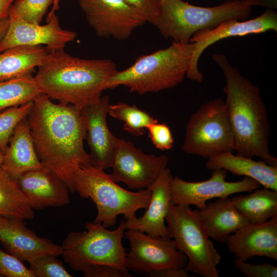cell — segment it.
<instances>
[{"label":"cell","instance_id":"cell-25","mask_svg":"<svg viewBox=\"0 0 277 277\" xmlns=\"http://www.w3.org/2000/svg\"><path fill=\"white\" fill-rule=\"evenodd\" d=\"M231 197L235 207L249 223H262L277 216V190L264 187Z\"/></svg>","mask_w":277,"mask_h":277},{"label":"cell","instance_id":"cell-13","mask_svg":"<svg viewBox=\"0 0 277 277\" xmlns=\"http://www.w3.org/2000/svg\"><path fill=\"white\" fill-rule=\"evenodd\" d=\"M9 25L0 44V52L17 46H45L48 52L64 49L67 43L74 40L75 32L63 29L55 12L50 11L45 25L27 22L11 6Z\"/></svg>","mask_w":277,"mask_h":277},{"label":"cell","instance_id":"cell-35","mask_svg":"<svg viewBox=\"0 0 277 277\" xmlns=\"http://www.w3.org/2000/svg\"><path fill=\"white\" fill-rule=\"evenodd\" d=\"M131 7L141 13L147 22L153 24L160 12L158 0H125Z\"/></svg>","mask_w":277,"mask_h":277},{"label":"cell","instance_id":"cell-28","mask_svg":"<svg viewBox=\"0 0 277 277\" xmlns=\"http://www.w3.org/2000/svg\"><path fill=\"white\" fill-rule=\"evenodd\" d=\"M108 114L122 122L123 129L135 136L144 135L147 126L158 122L157 119L135 105H130L124 103L110 104Z\"/></svg>","mask_w":277,"mask_h":277},{"label":"cell","instance_id":"cell-2","mask_svg":"<svg viewBox=\"0 0 277 277\" xmlns=\"http://www.w3.org/2000/svg\"><path fill=\"white\" fill-rule=\"evenodd\" d=\"M213 60L224 74L225 102L233 130L236 154L258 157L277 167V159L269 149L270 127L267 109L259 88L233 67L223 54H214Z\"/></svg>","mask_w":277,"mask_h":277},{"label":"cell","instance_id":"cell-5","mask_svg":"<svg viewBox=\"0 0 277 277\" xmlns=\"http://www.w3.org/2000/svg\"><path fill=\"white\" fill-rule=\"evenodd\" d=\"M73 182L74 191L95 204L97 214L93 222L106 228L114 226L119 215L123 214L125 220L136 217V212L146 209L151 199L149 188L136 192L126 190L104 169L90 164L77 169Z\"/></svg>","mask_w":277,"mask_h":277},{"label":"cell","instance_id":"cell-4","mask_svg":"<svg viewBox=\"0 0 277 277\" xmlns=\"http://www.w3.org/2000/svg\"><path fill=\"white\" fill-rule=\"evenodd\" d=\"M194 46L172 42L167 48L142 55L129 67L117 71L106 89L124 86L131 92L144 94L175 87L186 76Z\"/></svg>","mask_w":277,"mask_h":277},{"label":"cell","instance_id":"cell-34","mask_svg":"<svg viewBox=\"0 0 277 277\" xmlns=\"http://www.w3.org/2000/svg\"><path fill=\"white\" fill-rule=\"evenodd\" d=\"M234 265L246 277H276L277 267L268 263L253 265L236 259Z\"/></svg>","mask_w":277,"mask_h":277},{"label":"cell","instance_id":"cell-9","mask_svg":"<svg viewBox=\"0 0 277 277\" xmlns=\"http://www.w3.org/2000/svg\"><path fill=\"white\" fill-rule=\"evenodd\" d=\"M182 148L187 154L207 159L234 150L233 130L222 99L203 104L191 115Z\"/></svg>","mask_w":277,"mask_h":277},{"label":"cell","instance_id":"cell-40","mask_svg":"<svg viewBox=\"0 0 277 277\" xmlns=\"http://www.w3.org/2000/svg\"><path fill=\"white\" fill-rule=\"evenodd\" d=\"M9 25V19L0 20V44L4 39Z\"/></svg>","mask_w":277,"mask_h":277},{"label":"cell","instance_id":"cell-23","mask_svg":"<svg viewBox=\"0 0 277 277\" xmlns=\"http://www.w3.org/2000/svg\"><path fill=\"white\" fill-rule=\"evenodd\" d=\"M205 165L209 170L224 169L233 174L250 177L264 187L277 190V167L262 160L256 161L227 152L208 158Z\"/></svg>","mask_w":277,"mask_h":277},{"label":"cell","instance_id":"cell-29","mask_svg":"<svg viewBox=\"0 0 277 277\" xmlns=\"http://www.w3.org/2000/svg\"><path fill=\"white\" fill-rule=\"evenodd\" d=\"M33 102L0 111V149L4 153L18 123L29 114Z\"/></svg>","mask_w":277,"mask_h":277},{"label":"cell","instance_id":"cell-12","mask_svg":"<svg viewBox=\"0 0 277 277\" xmlns=\"http://www.w3.org/2000/svg\"><path fill=\"white\" fill-rule=\"evenodd\" d=\"M90 26L97 36L124 40L147 23L125 0H78Z\"/></svg>","mask_w":277,"mask_h":277},{"label":"cell","instance_id":"cell-3","mask_svg":"<svg viewBox=\"0 0 277 277\" xmlns=\"http://www.w3.org/2000/svg\"><path fill=\"white\" fill-rule=\"evenodd\" d=\"M35 78L51 100L79 110L98 101L110 79L118 71L110 59H85L64 50L48 52Z\"/></svg>","mask_w":277,"mask_h":277},{"label":"cell","instance_id":"cell-22","mask_svg":"<svg viewBox=\"0 0 277 277\" xmlns=\"http://www.w3.org/2000/svg\"><path fill=\"white\" fill-rule=\"evenodd\" d=\"M197 209L209 237L219 243H225L230 235L249 223L228 197L219 199L203 208Z\"/></svg>","mask_w":277,"mask_h":277},{"label":"cell","instance_id":"cell-14","mask_svg":"<svg viewBox=\"0 0 277 277\" xmlns=\"http://www.w3.org/2000/svg\"><path fill=\"white\" fill-rule=\"evenodd\" d=\"M211 177L200 182H188L176 176L171 183V204L174 205H194L205 207L211 199H223L231 194L251 192L261 187L256 181L244 177L237 182L226 181L227 171L224 169L212 170Z\"/></svg>","mask_w":277,"mask_h":277},{"label":"cell","instance_id":"cell-17","mask_svg":"<svg viewBox=\"0 0 277 277\" xmlns=\"http://www.w3.org/2000/svg\"><path fill=\"white\" fill-rule=\"evenodd\" d=\"M110 105L109 97L105 95L81 110L86 129L85 140L90 150V164L104 170L111 167L117 138L107 123Z\"/></svg>","mask_w":277,"mask_h":277},{"label":"cell","instance_id":"cell-10","mask_svg":"<svg viewBox=\"0 0 277 277\" xmlns=\"http://www.w3.org/2000/svg\"><path fill=\"white\" fill-rule=\"evenodd\" d=\"M124 236L129 246L126 257L129 271L147 275L162 270L184 268L186 265V256L169 237L153 236L131 229H126Z\"/></svg>","mask_w":277,"mask_h":277},{"label":"cell","instance_id":"cell-20","mask_svg":"<svg viewBox=\"0 0 277 277\" xmlns=\"http://www.w3.org/2000/svg\"><path fill=\"white\" fill-rule=\"evenodd\" d=\"M173 177L166 168L149 188L151 196L143 215L125 220L126 229L137 230L153 236L169 237L165 218L171 204V183Z\"/></svg>","mask_w":277,"mask_h":277},{"label":"cell","instance_id":"cell-26","mask_svg":"<svg viewBox=\"0 0 277 277\" xmlns=\"http://www.w3.org/2000/svg\"><path fill=\"white\" fill-rule=\"evenodd\" d=\"M0 215L31 220L34 210L22 193L16 180L0 166Z\"/></svg>","mask_w":277,"mask_h":277},{"label":"cell","instance_id":"cell-37","mask_svg":"<svg viewBox=\"0 0 277 277\" xmlns=\"http://www.w3.org/2000/svg\"><path fill=\"white\" fill-rule=\"evenodd\" d=\"M146 275L150 277H188V272L184 268L168 269L152 272Z\"/></svg>","mask_w":277,"mask_h":277},{"label":"cell","instance_id":"cell-32","mask_svg":"<svg viewBox=\"0 0 277 277\" xmlns=\"http://www.w3.org/2000/svg\"><path fill=\"white\" fill-rule=\"evenodd\" d=\"M0 276L35 277V275L23 261L0 249Z\"/></svg>","mask_w":277,"mask_h":277},{"label":"cell","instance_id":"cell-41","mask_svg":"<svg viewBox=\"0 0 277 277\" xmlns=\"http://www.w3.org/2000/svg\"><path fill=\"white\" fill-rule=\"evenodd\" d=\"M60 0H54L51 11L56 12L60 8Z\"/></svg>","mask_w":277,"mask_h":277},{"label":"cell","instance_id":"cell-1","mask_svg":"<svg viewBox=\"0 0 277 277\" xmlns=\"http://www.w3.org/2000/svg\"><path fill=\"white\" fill-rule=\"evenodd\" d=\"M51 100L44 93L39 95L34 100L27 118L35 150L43 166L74 193V172L90 164L89 155L84 146L85 123L80 110Z\"/></svg>","mask_w":277,"mask_h":277},{"label":"cell","instance_id":"cell-6","mask_svg":"<svg viewBox=\"0 0 277 277\" xmlns=\"http://www.w3.org/2000/svg\"><path fill=\"white\" fill-rule=\"evenodd\" d=\"M158 1L160 12L152 24L164 38L185 44L197 31L213 29L229 19L247 20L251 14V7L242 0H226L212 7L183 0Z\"/></svg>","mask_w":277,"mask_h":277},{"label":"cell","instance_id":"cell-33","mask_svg":"<svg viewBox=\"0 0 277 277\" xmlns=\"http://www.w3.org/2000/svg\"><path fill=\"white\" fill-rule=\"evenodd\" d=\"M148 136L155 148L161 150L171 149L174 140L169 127L165 123L157 122L147 126Z\"/></svg>","mask_w":277,"mask_h":277},{"label":"cell","instance_id":"cell-19","mask_svg":"<svg viewBox=\"0 0 277 277\" xmlns=\"http://www.w3.org/2000/svg\"><path fill=\"white\" fill-rule=\"evenodd\" d=\"M16 182L33 210L61 207L70 202L67 185L45 167L25 172Z\"/></svg>","mask_w":277,"mask_h":277},{"label":"cell","instance_id":"cell-15","mask_svg":"<svg viewBox=\"0 0 277 277\" xmlns=\"http://www.w3.org/2000/svg\"><path fill=\"white\" fill-rule=\"evenodd\" d=\"M269 30L277 32V13L272 9H266L261 15L253 19H229L213 29L195 32L190 40L195 46L186 77L198 83L203 81V75L199 70L198 62L204 51L212 44L230 37L259 34Z\"/></svg>","mask_w":277,"mask_h":277},{"label":"cell","instance_id":"cell-31","mask_svg":"<svg viewBox=\"0 0 277 277\" xmlns=\"http://www.w3.org/2000/svg\"><path fill=\"white\" fill-rule=\"evenodd\" d=\"M56 256L45 255L29 263V269L35 277H72L62 261Z\"/></svg>","mask_w":277,"mask_h":277},{"label":"cell","instance_id":"cell-39","mask_svg":"<svg viewBox=\"0 0 277 277\" xmlns=\"http://www.w3.org/2000/svg\"><path fill=\"white\" fill-rule=\"evenodd\" d=\"M15 0H0V20L9 18L10 8Z\"/></svg>","mask_w":277,"mask_h":277},{"label":"cell","instance_id":"cell-21","mask_svg":"<svg viewBox=\"0 0 277 277\" xmlns=\"http://www.w3.org/2000/svg\"><path fill=\"white\" fill-rule=\"evenodd\" d=\"M1 166L16 181L25 172L44 167L35 150L27 117L15 128Z\"/></svg>","mask_w":277,"mask_h":277},{"label":"cell","instance_id":"cell-30","mask_svg":"<svg viewBox=\"0 0 277 277\" xmlns=\"http://www.w3.org/2000/svg\"><path fill=\"white\" fill-rule=\"evenodd\" d=\"M54 0H15L11 5L17 15L29 23L40 24Z\"/></svg>","mask_w":277,"mask_h":277},{"label":"cell","instance_id":"cell-8","mask_svg":"<svg viewBox=\"0 0 277 277\" xmlns=\"http://www.w3.org/2000/svg\"><path fill=\"white\" fill-rule=\"evenodd\" d=\"M165 220L169 237L187 258L185 269L203 277H219L217 266L222 256L207 234L197 209L171 204Z\"/></svg>","mask_w":277,"mask_h":277},{"label":"cell","instance_id":"cell-24","mask_svg":"<svg viewBox=\"0 0 277 277\" xmlns=\"http://www.w3.org/2000/svg\"><path fill=\"white\" fill-rule=\"evenodd\" d=\"M48 53L42 46H17L0 52V82L32 74Z\"/></svg>","mask_w":277,"mask_h":277},{"label":"cell","instance_id":"cell-36","mask_svg":"<svg viewBox=\"0 0 277 277\" xmlns=\"http://www.w3.org/2000/svg\"><path fill=\"white\" fill-rule=\"evenodd\" d=\"M85 277H131L128 269L107 264L94 265L83 272Z\"/></svg>","mask_w":277,"mask_h":277},{"label":"cell","instance_id":"cell-18","mask_svg":"<svg viewBox=\"0 0 277 277\" xmlns=\"http://www.w3.org/2000/svg\"><path fill=\"white\" fill-rule=\"evenodd\" d=\"M225 243L229 251L242 261L255 256L277 260V216L262 223H249L230 235Z\"/></svg>","mask_w":277,"mask_h":277},{"label":"cell","instance_id":"cell-27","mask_svg":"<svg viewBox=\"0 0 277 277\" xmlns=\"http://www.w3.org/2000/svg\"><path fill=\"white\" fill-rule=\"evenodd\" d=\"M42 93L32 74L0 82V111L33 102Z\"/></svg>","mask_w":277,"mask_h":277},{"label":"cell","instance_id":"cell-38","mask_svg":"<svg viewBox=\"0 0 277 277\" xmlns=\"http://www.w3.org/2000/svg\"><path fill=\"white\" fill-rule=\"evenodd\" d=\"M245 3L251 7L254 5L266 6L272 9L276 8V0H242Z\"/></svg>","mask_w":277,"mask_h":277},{"label":"cell","instance_id":"cell-42","mask_svg":"<svg viewBox=\"0 0 277 277\" xmlns=\"http://www.w3.org/2000/svg\"><path fill=\"white\" fill-rule=\"evenodd\" d=\"M3 151L0 149V166L1 165V164L3 161Z\"/></svg>","mask_w":277,"mask_h":277},{"label":"cell","instance_id":"cell-11","mask_svg":"<svg viewBox=\"0 0 277 277\" xmlns=\"http://www.w3.org/2000/svg\"><path fill=\"white\" fill-rule=\"evenodd\" d=\"M168 158L144 153L131 142L117 137L110 168L116 183L131 189L149 188L167 168Z\"/></svg>","mask_w":277,"mask_h":277},{"label":"cell","instance_id":"cell-7","mask_svg":"<svg viewBox=\"0 0 277 277\" xmlns=\"http://www.w3.org/2000/svg\"><path fill=\"white\" fill-rule=\"evenodd\" d=\"M85 228L86 231L70 232L63 242L62 255L70 268L83 272L93 265L107 264L128 269L122 242L125 220L112 230L93 222H87Z\"/></svg>","mask_w":277,"mask_h":277},{"label":"cell","instance_id":"cell-16","mask_svg":"<svg viewBox=\"0 0 277 277\" xmlns=\"http://www.w3.org/2000/svg\"><path fill=\"white\" fill-rule=\"evenodd\" d=\"M23 221L0 215V243L6 252L29 263L45 255H62V245L38 236Z\"/></svg>","mask_w":277,"mask_h":277}]
</instances>
